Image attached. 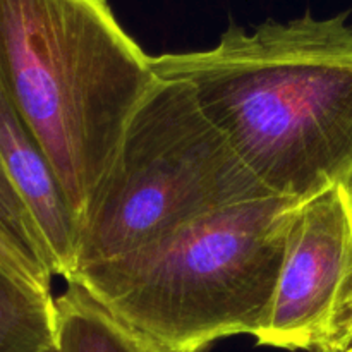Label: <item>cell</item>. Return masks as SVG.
I'll return each instance as SVG.
<instances>
[{
    "instance_id": "obj_1",
    "label": "cell",
    "mask_w": 352,
    "mask_h": 352,
    "mask_svg": "<svg viewBox=\"0 0 352 352\" xmlns=\"http://www.w3.org/2000/svg\"><path fill=\"white\" fill-rule=\"evenodd\" d=\"M184 81L270 195L305 201L352 181V24L347 14L230 24L206 50L150 57Z\"/></svg>"
},
{
    "instance_id": "obj_2",
    "label": "cell",
    "mask_w": 352,
    "mask_h": 352,
    "mask_svg": "<svg viewBox=\"0 0 352 352\" xmlns=\"http://www.w3.org/2000/svg\"><path fill=\"white\" fill-rule=\"evenodd\" d=\"M107 0H0V88L81 222L157 76Z\"/></svg>"
},
{
    "instance_id": "obj_3",
    "label": "cell",
    "mask_w": 352,
    "mask_h": 352,
    "mask_svg": "<svg viewBox=\"0 0 352 352\" xmlns=\"http://www.w3.org/2000/svg\"><path fill=\"white\" fill-rule=\"evenodd\" d=\"M298 201L253 199L201 217L72 277L116 318L175 349L256 337L270 316Z\"/></svg>"
},
{
    "instance_id": "obj_4",
    "label": "cell",
    "mask_w": 352,
    "mask_h": 352,
    "mask_svg": "<svg viewBox=\"0 0 352 352\" xmlns=\"http://www.w3.org/2000/svg\"><path fill=\"white\" fill-rule=\"evenodd\" d=\"M267 196L274 195L203 112L195 89L155 78L82 219L74 275L210 213Z\"/></svg>"
},
{
    "instance_id": "obj_5",
    "label": "cell",
    "mask_w": 352,
    "mask_h": 352,
    "mask_svg": "<svg viewBox=\"0 0 352 352\" xmlns=\"http://www.w3.org/2000/svg\"><path fill=\"white\" fill-rule=\"evenodd\" d=\"M258 346L346 352L352 346V212L344 188L296 206Z\"/></svg>"
},
{
    "instance_id": "obj_6",
    "label": "cell",
    "mask_w": 352,
    "mask_h": 352,
    "mask_svg": "<svg viewBox=\"0 0 352 352\" xmlns=\"http://www.w3.org/2000/svg\"><path fill=\"white\" fill-rule=\"evenodd\" d=\"M0 160L40 229L54 277L69 282L76 272L79 222L45 151L0 88Z\"/></svg>"
},
{
    "instance_id": "obj_7",
    "label": "cell",
    "mask_w": 352,
    "mask_h": 352,
    "mask_svg": "<svg viewBox=\"0 0 352 352\" xmlns=\"http://www.w3.org/2000/svg\"><path fill=\"white\" fill-rule=\"evenodd\" d=\"M55 298L58 352H208L175 349L131 329L76 282Z\"/></svg>"
},
{
    "instance_id": "obj_8",
    "label": "cell",
    "mask_w": 352,
    "mask_h": 352,
    "mask_svg": "<svg viewBox=\"0 0 352 352\" xmlns=\"http://www.w3.org/2000/svg\"><path fill=\"white\" fill-rule=\"evenodd\" d=\"M55 347L54 294L0 263V352H48Z\"/></svg>"
},
{
    "instance_id": "obj_9",
    "label": "cell",
    "mask_w": 352,
    "mask_h": 352,
    "mask_svg": "<svg viewBox=\"0 0 352 352\" xmlns=\"http://www.w3.org/2000/svg\"><path fill=\"white\" fill-rule=\"evenodd\" d=\"M0 263L9 268L10 272H14L17 277L36 285L41 291L52 292V278H54V275L47 268L31 260L2 229H0Z\"/></svg>"
},
{
    "instance_id": "obj_10",
    "label": "cell",
    "mask_w": 352,
    "mask_h": 352,
    "mask_svg": "<svg viewBox=\"0 0 352 352\" xmlns=\"http://www.w3.org/2000/svg\"><path fill=\"white\" fill-rule=\"evenodd\" d=\"M344 192H346L347 203H349V208H351V212H352V181L346 186V188H344Z\"/></svg>"
},
{
    "instance_id": "obj_11",
    "label": "cell",
    "mask_w": 352,
    "mask_h": 352,
    "mask_svg": "<svg viewBox=\"0 0 352 352\" xmlns=\"http://www.w3.org/2000/svg\"><path fill=\"white\" fill-rule=\"evenodd\" d=\"M48 352H58V351H57V347H55V349H52V351H48Z\"/></svg>"
},
{
    "instance_id": "obj_12",
    "label": "cell",
    "mask_w": 352,
    "mask_h": 352,
    "mask_svg": "<svg viewBox=\"0 0 352 352\" xmlns=\"http://www.w3.org/2000/svg\"><path fill=\"white\" fill-rule=\"evenodd\" d=\"M346 352H352V346H351V347H349V349H347Z\"/></svg>"
}]
</instances>
